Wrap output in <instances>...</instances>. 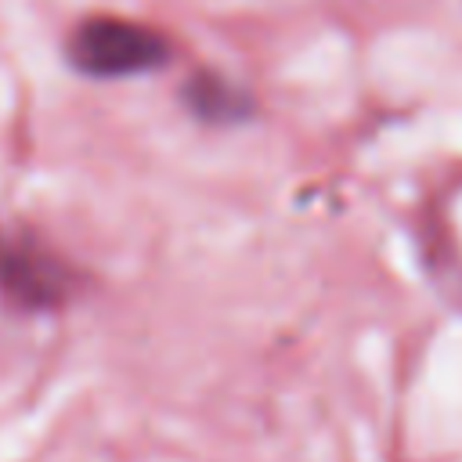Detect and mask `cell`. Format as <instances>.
Instances as JSON below:
<instances>
[{"label":"cell","mask_w":462,"mask_h":462,"mask_svg":"<svg viewBox=\"0 0 462 462\" xmlns=\"http://www.w3.org/2000/svg\"><path fill=\"white\" fill-rule=\"evenodd\" d=\"M65 58L76 72L90 79H123L166 69L173 58V40L162 29L134 18L90 14L72 25L65 40Z\"/></svg>","instance_id":"6da1fadb"},{"label":"cell","mask_w":462,"mask_h":462,"mask_svg":"<svg viewBox=\"0 0 462 462\" xmlns=\"http://www.w3.org/2000/svg\"><path fill=\"white\" fill-rule=\"evenodd\" d=\"M79 285V274L32 235L0 231V296L22 310H54Z\"/></svg>","instance_id":"7a4b0ae2"},{"label":"cell","mask_w":462,"mask_h":462,"mask_svg":"<svg viewBox=\"0 0 462 462\" xmlns=\"http://www.w3.org/2000/svg\"><path fill=\"white\" fill-rule=\"evenodd\" d=\"M180 101L206 126H238L256 116V97L217 69H195L180 87Z\"/></svg>","instance_id":"3957f363"}]
</instances>
